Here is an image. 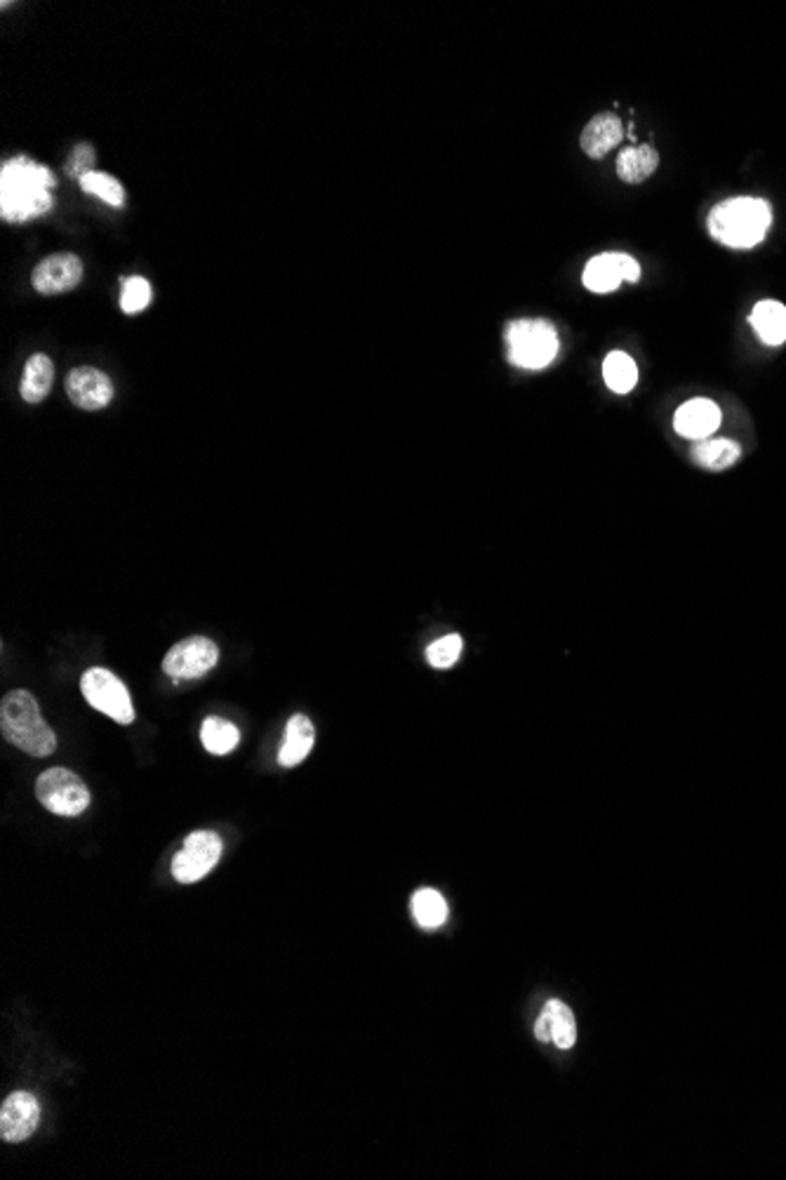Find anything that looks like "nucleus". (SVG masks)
Wrapping results in <instances>:
<instances>
[{"instance_id":"9","label":"nucleus","mask_w":786,"mask_h":1180,"mask_svg":"<svg viewBox=\"0 0 786 1180\" xmlns=\"http://www.w3.org/2000/svg\"><path fill=\"white\" fill-rule=\"evenodd\" d=\"M640 278V264L626 252H603L589 260L582 281L591 293L606 295L620 288L622 281L636 283Z\"/></svg>"},{"instance_id":"25","label":"nucleus","mask_w":786,"mask_h":1180,"mask_svg":"<svg viewBox=\"0 0 786 1180\" xmlns=\"http://www.w3.org/2000/svg\"><path fill=\"white\" fill-rule=\"evenodd\" d=\"M151 297H153V290L147 278H141V276L125 278L123 290H121V309L125 311V314H139V311H145L151 305Z\"/></svg>"},{"instance_id":"7","label":"nucleus","mask_w":786,"mask_h":1180,"mask_svg":"<svg viewBox=\"0 0 786 1180\" xmlns=\"http://www.w3.org/2000/svg\"><path fill=\"white\" fill-rule=\"evenodd\" d=\"M222 850L224 844L220 834L208 830L189 834L173 860L175 879L179 884H196L214 870V865L222 858Z\"/></svg>"},{"instance_id":"20","label":"nucleus","mask_w":786,"mask_h":1180,"mask_svg":"<svg viewBox=\"0 0 786 1180\" xmlns=\"http://www.w3.org/2000/svg\"><path fill=\"white\" fill-rule=\"evenodd\" d=\"M412 915L422 929H440L448 921V903L434 889H422L412 898Z\"/></svg>"},{"instance_id":"17","label":"nucleus","mask_w":786,"mask_h":1180,"mask_svg":"<svg viewBox=\"0 0 786 1180\" xmlns=\"http://www.w3.org/2000/svg\"><path fill=\"white\" fill-rule=\"evenodd\" d=\"M52 385H54L52 361L46 357V353H34V357L26 361L24 375H22V385H20L22 398L26 403H40L42 398L50 394Z\"/></svg>"},{"instance_id":"22","label":"nucleus","mask_w":786,"mask_h":1180,"mask_svg":"<svg viewBox=\"0 0 786 1180\" xmlns=\"http://www.w3.org/2000/svg\"><path fill=\"white\" fill-rule=\"evenodd\" d=\"M603 377H606V385L614 394H628L638 382L636 361L624 351H612L603 361Z\"/></svg>"},{"instance_id":"10","label":"nucleus","mask_w":786,"mask_h":1180,"mask_svg":"<svg viewBox=\"0 0 786 1180\" xmlns=\"http://www.w3.org/2000/svg\"><path fill=\"white\" fill-rule=\"evenodd\" d=\"M83 281V262L74 252H57L42 260L32 274L34 288L40 295H62L74 290Z\"/></svg>"},{"instance_id":"26","label":"nucleus","mask_w":786,"mask_h":1180,"mask_svg":"<svg viewBox=\"0 0 786 1180\" xmlns=\"http://www.w3.org/2000/svg\"><path fill=\"white\" fill-rule=\"evenodd\" d=\"M462 648H464L462 636L448 634L426 648V660L428 664L436 667V670H450V667L460 660Z\"/></svg>"},{"instance_id":"1","label":"nucleus","mask_w":786,"mask_h":1180,"mask_svg":"<svg viewBox=\"0 0 786 1180\" xmlns=\"http://www.w3.org/2000/svg\"><path fill=\"white\" fill-rule=\"evenodd\" d=\"M57 179L46 165L28 156H14L0 170V218L22 224L46 215L54 208Z\"/></svg>"},{"instance_id":"15","label":"nucleus","mask_w":786,"mask_h":1180,"mask_svg":"<svg viewBox=\"0 0 786 1180\" xmlns=\"http://www.w3.org/2000/svg\"><path fill=\"white\" fill-rule=\"evenodd\" d=\"M313 743H316V729H313V723L304 715H295L288 721V729H285V741L278 755L280 766L292 769V766L302 763L311 755Z\"/></svg>"},{"instance_id":"8","label":"nucleus","mask_w":786,"mask_h":1180,"mask_svg":"<svg viewBox=\"0 0 786 1180\" xmlns=\"http://www.w3.org/2000/svg\"><path fill=\"white\" fill-rule=\"evenodd\" d=\"M220 660V648L208 636H189L175 644L163 660V672L175 681L205 676Z\"/></svg>"},{"instance_id":"28","label":"nucleus","mask_w":786,"mask_h":1180,"mask_svg":"<svg viewBox=\"0 0 786 1180\" xmlns=\"http://www.w3.org/2000/svg\"><path fill=\"white\" fill-rule=\"evenodd\" d=\"M535 1036L539 1042H551V1026H549V1018L547 1014L541 1011V1016L537 1018V1026H535Z\"/></svg>"},{"instance_id":"27","label":"nucleus","mask_w":786,"mask_h":1180,"mask_svg":"<svg viewBox=\"0 0 786 1180\" xmlns=\"http://www.w3.org/2000/svg\"><path fill=\"white\" fill-rule=\"evenodd\" d=\"M92 165H95V149L90 145H78L66 163V175L80 179L85 173H90Z\"/></svg>"},{"instance_id":"14","label":"nucleus","mask_w":786,"mask_h":1180,"mask_svg":"<svg viewBox=\"0 0 786 1180\" xmlns=\"http://www.w3.org/2000/svg\"><path fill=\"white\" fill-rule=\"evenodd\" d=\"M622 139H624L622 121L614 116V113H598V116H594L589 121V125L584 127L582 149H584V153L589 156V159L598 161V159H603L606 153H610L614 147H617Z\"/></svg>"},{"instance_id":"2","label":"nucleus","mask_w":786,"mask_h":1180,"mask_svg":"<svg viewBox=\"0 0 786 1180\" xmlns=\"http://www.w3.org/2000/svg\"><path fill=\"white\" fill-rule=\"evenodd\" d=\"M770 224H773V208L763 198L753 196L727 198L711 208L707 220L711 238L735 250H749L763 244Z\"/></svg>"},{"instance_id":"6","label":"nucleus","mask_w":786,"mask_h":1180,"mask_svg":"<svg viewBox=\"0 0 786 1180\" xmlns=\"http://www.w3.org/2000/svg\"><path fill=\"white\" fill-rule=\"evenodd\" d=\"M80 691L85 700H88L97 712L107 715L116 723H123V726L135 721L130 691H127V686L116 674L104 670V667H92V670L85 672L80 679Z\"/></svg>"},{"instance_id":"18","label":"nucleus","mask_w":786,"mask_h":1180,"mask_svg":"<svg viewBox=\"0 0 786 1180\" xmlns=\"http://www.w3.org/2000/svg\"><path fill=\"white\" fill-rule=\"evenodd\" d=\"M741 455V448L731 438H702L695 440L693 446V460L695 464L709 469V472H723V469L733 467Z\"/></svg>"},{"instance_id":"16","label":"nucleus","mask_w":786,"mask_h":1180,"mask_svg":"<svg viewBox=\"0 0 786 1180\" xmlns=\"http://www.w3.org/2000/svg\"><path fill=\"white\" fill-rule=\"evenodd\" d=\"M751 328L768 347H779L786 343V307L777 300H763L753 307L749 316Z\"/></svg>"},{"instance_id":"3","label":"nucleus","mask_w":786,"mask_h":1180,"mask_svg":"<svg viewBox=\"0 0 786 1180\" xmlns=\"http://www.w3.org/2000/svg\"><path fill=\"white\" fill-rule=\"evenodd\" d=\"M0 731L17 749L32 757H50L57 749V735L42 719L38 700L28 691H10L0 705Z\"/></svg>"},{"instance_id":"5","label":"nucleus","mask_w":786,"mask_h":1180,"mask_svg":"<svg viewBox=\"0 0 786 1180\" xmlns=\"http://www.w3.org/2000/svg\"><path fill=\"white\" fill-rule=\"evenodd\" d=\"M36 796L50 813L62 818H76L90 806V790L83 780L68 769H50L36 780Z\"/></svg>"},{"instance_id":"24","label":"nucleus","mask_w":786,"mask_h":1180,"mask_svg":"<svg viewBox=\"0 0 786 1180\" xmlns=\"http://www.w3.org/2000/svg\"><path fill=\"white\" fill-rule=\"evenodd\" d=\"M545 1014L551 1026V1042L559 1048H573V1044L577 1042V1026L573 1011H570L563 1002L551 999L545 1006Z\"/></svg>"},{"instance_id":"12","label":"nucleus","mask_w":786,"mask_h":1180,"mask_svg":"<svg viewBox=\"0 0 786 1180\" xmlns=\"http://www.w3.org/2000/svg\"><path fill=\"white\" fill-rule=\"evenodd\" d=\"M66 396L80 410H102L113 398V382L97 368L80 365L66 375Z\"/></svg>"},{"instance_id":"23","label":"nucleus","mask_w":786,"mask_h":1180,"mask_svg":"<svg viewBox=\"0 0 786 1180\" xmlns=\"http://www.w3.org/2000/svg\"><path fill=\"white\" fill-rule=\"evenodd\" d=\"M80 189L85 194L90 196H97L99 201H104L107 206L111 208H123L125 206V189L123 184L113 177V175H107V173H99V170H90V173H85L80 179Z\"/></svg>"},{"instance_id":"11","label":"nucleus","mask_w":786,"mask_h":1180,"mask_svg":"<svg viewBox=\"0 0 786 1180\" xmlns=\"http://www.w3.org/2000/svg\"><path fill=\"white\" fill-rule=\"evenodd\" d=\"M40 1125V1105L26 1091H14L0 1110V1139L5 1143H22L32 1139Z\"/></svg>"},{"instance_id":"4","label":"nucleus","mask_w":786,"mask_h":1180,"mask_svg":"<svg viewBox=\"0 0 786 1180\" xmlns=\"http://www.w3.org/2000/svg\"><path fill=\"white\" fill-rule=\"evenodd\" d=\"M509 361L521 371H545L559 357V333L545 319H521L507 325Z\"/></svg>"},{"instance_id":"13","label":"nucleus","mask_w":786,"mask_h":1180,"mask_svg":"<svg viewBox=\"0 0 786 1180\" xmlns=\"http://www.w3.org/2000/svg\"><path fill=\"white\" fill-rule=\"evenodd\" d=\"M721 426V408L709 398H690L685 401L674 415V430L690 440H702L713 436Z\"/></svg>"},{"instance_id":"21","label":"nucleus","mask_w":786,"mask_h":1180,"mask_svg":"<svg viewBox=\"0 0 786 1180\" xmlns=\"http://www.w3.org/2000/svg\"><path fill=\"white\" fill-rule=\"evenodd\" d=\"M200 741H203V747L210 752V755L224 757L238 747L240 733L232 721L220 719V717H208L203 729H200Z\"/></svg>"},{"instance_id":"19","label":"nucleus","mask_w":786,"mask_h":1180,"mask_svg":"<svg viewBox=\"0 0 786 1180\" xmlns=\"http://www.w3.org/2000/svg\"><path fill=\"white\" fill-rule=\"evenodd\" d=\"M657 165H660V153H657L648 145H640V147H626L617 156L614 170H617V175H620L622 182L640 184L654 173Z\"/></svg>"}]
</instances>
